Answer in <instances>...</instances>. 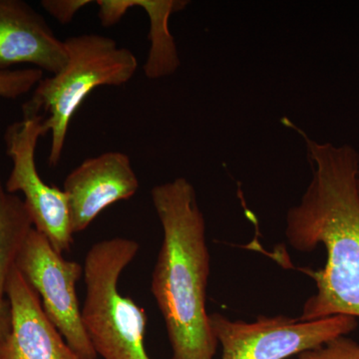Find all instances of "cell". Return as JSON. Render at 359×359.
I'll return each mask as SVG.
<instances>
[{
  "label": "cell",
  "instance_id": "cell-13",
  "mask_svg": "<svg viewBox=\"0 0 359 359\" xmlns=\"http://www.w3.org/2000/svg\"><path fill=\"white\" fill-rule=\"evenodd\" d=\"M37 68H16L0 71V98L14 100L29 93L43 78Z\"/></svg>",
  "mask_w": 359,
  "mask_h": 359
},
{
  "label": "cell",
  "instance_id": "cell-16",
  "mask_svg": "<svg viewBox=\"0 0 359 359\" xmlns=\"http://www.w3.org/2000/svg\"><path fill=\"white\" fill-rule=\"evenodd\" d=\"M358 194H359V180H358Z\"/></svg>",
  "mask_w": 359,
  "mask_h": 359
},
{
  "label": "cell",
  "instance_id": "cell-2",
  "mask_svg": "<svg viewBox=\"0 0 359 359\" xmlns=\"http://www.w3.org/2000/svg\"><path fill=\"white\" fill-rule=\"evenodd\" d=\"M151 199L164 233L151 290L164 318L172 359H214L219 344L205 309L210 252L195 188L177 178L155 186Z\"/></svg>",
  "mask_w": 359,
  "mask_h": 359
},
{
  "label": "cell",
  "instance_id": "cell-15",
  "mask_svg": "<svg viewBox=\"0 0 359 359\" xmlns=\"http://www.w3.org/2000/svg\"><path fill=\"white\" fill-rule=\"evenodd\" d=\"M92 2L89 0H42L40 4L42 8L60 25H68L83 7Z\"/></svg>",
  "mask_w": 359,
  "mask_h": 359
},
{
  "label": "cell",
  "instance_id": "cell-11",
  "mask_svg": "<svg viewBox=\"0 0 359 359\" xmlns=\"http://www.w3.org/2000/svg\"><path fill=\"white\" fill-rule=\"evenodd\" d=\"M33 224L25 202L6 192L0 174V342L11 327V308L7 297L9 276Z\"/></svg>",
  "mask_w": 359,
  "mask_h": 359
},
{
  "label": "cell",
  "instance_id": "cell-8",
  "mask_svg": "<svg viewBox=\"0 0 359 359\" xmlns=\"http://www.w3.org/2000/svg\"><path fill=\"white\" fill-rule=\"evenodd\" d=\"M138 189L128 155L112 151L83 161L63 184L72 233L86 230L104 210L131 199Z\"/></svg>",
  "mask_w": 359,
  "mask_h": 359
},
{
  "label": "cell",
  "instance_id": "cell-14",
  "mask_svg": "<svg viewBox=\"0 0 359 359\" xmlns=\"http://www.w3.org/2000/svg\"><path fill=\"white\" fill-rule=\"evenodd\" d=\"M289 359H359V344L348 337H340Z\"/></svg>",
  "mask_w": 359,
  "mask_h": 359
},
{
  "label": "cell",
  "instance_id": "cell-5",
  "mask_svg": "<svg viewBox=\"0 0 359 359\" xmlns=\"http://www.w3.org/2000/svg\"><path fill=\"white\" fill-rule=\"evenodd\" d=\"M221 359H289L330 340L346 337L358 327L353 316H334L301 320L287 316H259L254 323L209 314Z\"/></svg>",
  "mask_w": 359,
  "mask_h": 359
},
{
  "label": "cell",
  "instance_id": "cell-12",
  "mask_svg": "<svg viewBox=\"0 0 359 359\" xmlns=\"http://www.w3.org/2000/svg\"><path fill=\"white\" fill-rule=\"evenodd\" d=\"M130 9H144L147 13L150 29V50L144 65V72L149 79H160L174 74L180 67L178 49L169 29L172 14L184 11L186 0H126Z\"/></svg>",
  "mask_w": 359,
  "mask_h": 359
},
{
  "label": "cell",
  "instance_id": "cell-6",
  "mask_svg": "<svg viewBox=\"0 0 359 359\" xmlns=\"http://www.w3.org/2000/svg\"><path fill=\"white\" fill-rule=\"evenodd\" d=\"M16 269L39 295L47 318L82 359H97L83 321L76 283L84 268L54 249L48 238L34 228L21 248Z\"/></svg>",
  "mask_w": 359,
  "mask_h": 359
},
{
  "label": "cell",
  "instance_id": "cell-9",
  "mask_svg": "<svg viewBox=\"0 0 359 359\" xmlns=\"http://www.w3.org/2000/svg\"><path fill=\"white\" fill-rule=\"evenodd\" d=\"M68 56L43 15L23 0H0V71L27 65L52 75Z\"/></svg>",
  "mask_w": 359,
  "mask_h": 359
},
{
  "label": "cell",
  "instance_id": "cell-3",
  "mask_svg": "<svg viewBox=\"0 0 359 359\" xmlns=\"http://www.w3.org/2000/svg\"><path fill=\"white\" fill-rule=\"evenodd\" d=\"M65 45L68 60L63 69L42 78L22 106L23 113L41 118L51 134L50 167L58 166L71 120L87 96L98 87L126 84L138 69L133 52L105 35H74Z\"/></svg>",
  "mask_w": 359,
  "mask_h": 359
},
{
  "label": "cell",
  "instance_id": "cell-10",
  "mask_svg": "<svg viewBox=\"0 0 359 359\" xmlns=\"http://www.w3.org/2000/svg\"><path fill=\"white\" fill-rule=\"evenodd\" d=\"M11 327L0 359H82L45 314L39 295L14 268L7 283Z\"/></svg>",
  "mask_w": 359,
  "mask_h": 359
},
{
  "label": "cell",
  "instance_id": "cell-7",
  "mask_svg": "<svg viewBox=\"0 0 359 359\" xmlns=\"http://www.w3.org/2000/svg\"><path fill=\"white\" fill-rule=\"evenodd\" d=\"M46 134L41 118L29 113L22 112V119L7 127L4 143L13 168L4 188L11 194H22L33 228L63 255L69 252L74 236L71 230L67 197L62 189L45 183L35 161L37 144Z\"/></svg>",
  "mask_w": 359,
  "mask_h": 359
},
{
  "label": "cell",
  "instance_id": "cell-4",
  "mask_svg": "<svg viewBox=\"0 0 359 359\" xmlns=\"http://www.w3.org/2000/svg\"><path fill=\"white\" fill-rule=\"evenodd\" d=\"M138 252L136 241L116 237L96 243L85 257L82 321L102 359H151L145 347V309L119 290L120 276Z\"/></svg>",
  "mask_w": 359,
  "mask_h": 359
},
{
  "label": "cell",
  "instance_id": "cell-1",
  "mask_svg": "<svg viewBox=\"0 0 359 359\" xmlns=\"http://www.w3.org/2000/svg\"><path fill=\"white\" fill-rule=\"evenodd\" d=\"M285 126L306 146L311 179L301 202L287 214L285 236L294 249L327 252L325 266L309 271L316 292L306 302L301 320L334 316L359 318V153L353 146L320 143L287 118Z\"/></svg>",
  "mask_w": 359,
  "mask_h": 359
}]
</instances>
